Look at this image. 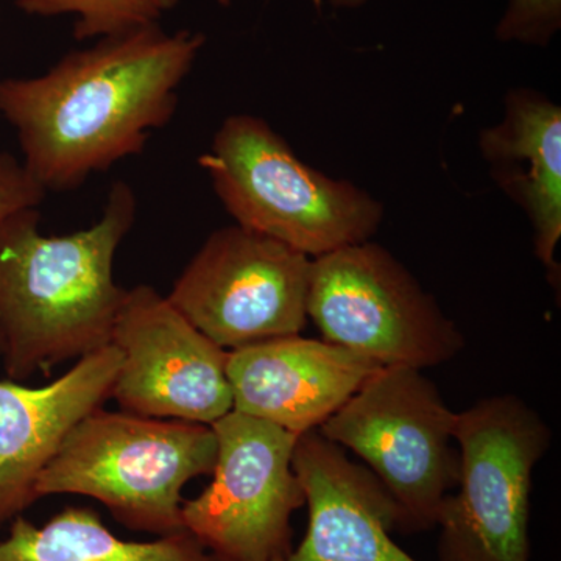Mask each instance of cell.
<instances>
[{
    "label": "cell",
    "instance_id": "cell-1",
    "mask_svg": "<svg viewBox=\"0 0 561 561\" xmlns=\"http://www.w3.org/2000/svg\"><path fill=\"white\" fill-rule=\"evenodd\" d=\"M205 43L202 32L149 25L70 50L41 76L0 79V116L25 172L46 192H69L138 157L175 116Z\"/></svg>",
    "mask_w": 561,
    "mask_h": 561
},
{
    "label": "cell",
    "instance_id": "cell-2",
    "mask_svg": "<svg viewBox=\"0 0 561 561\" xmlns=\"http://www.w3.org/2000/svg\"><path fill=\"white\" fill-rule=\"evenodd\" d=\"M138 213L130 184L111 186L101 219L46 236L38 208L0 220V356L10 381L32 378L111 345L127 289L114 257Z\"/></svg>",
    "mask_w": 561,
    "mask_h": 561
},
{
    "label": "cell",
    "instance_id": "cell-3",
    "mask_svg": "<svg viewBox=\"0 0 561 561\" xmlns=\"http://www.w3.org/2000/svg\"><path fill=\"white\" fill-rule=\"evenodd\" d=\"M213 427L136 413L91 412L69 432L36 481V497L77 494L101 502L122 526L168 537L183 531V490L213 474Z\"/></svg>",
    "mask_w": 561,
    "mask_h": 561
},
{
    "label": "cell",
    "instance_id": "cell-4",
    "mask_svg": "<svg viewBox=\"0 0 561 561\" xmlns=\"http://www.w3.org/2000/svg\"><path fill=\"white\" fill-rule=\"evenodd\" d=\"M198 164L236 225L306 256L367 242L381 227V202L302 162L283 136L253 114L221 122Z\"/></svg>",
    "mask_w": 561,
    "mask_h": 561
},
{
    "label": "cell",
    "instance_id": "cell-5",
    "mask_svg": "<svg viewBox=\"0 0 561 561\" xmlns=\"http://www.w3.org/2000/svg\"><path fill=\"white\" fill-rule=\"evenodd\" d=\"M456 420L421 370L381 367L319 432L365 461L397 505V530L413 534L437 527L456 490Z\"/></svg>",
    "mask_w": 561,
    "mask_h": 561
},
{
    "label": "cell",
    "instance_id": "cell-6",
    "mask_svg": "<svg viewBox=\"0 0 561 561\" xmlns=\"http://www.w3.org/2000/svg\"><path fill=\"white\" fill-rule=\"evenodd\" d=\"M460 468L443 502L440 561H530L531 479L551 448L540 413L515 394L483 398L457 413Z\"/></svg>",
    "mask_w": 561,
    "mask_h": 561
},
{
    "label": "cell",
    "instance_id": "cell-7",
    "mask_svg": "<svg viewBox=\"0 0 561 561\" xmlns=\"http://www.w3.org/2000/svg\"><path fill=\"white\" fill-rule=\"evenodd\" d=\"M308 319L321 341L381 367L424 370L465 348L463 334L419 279L368 241L313 257Z\"/></svg>",
    "mask_w": 561,
    "mask_h": 561
},
{
    "label": "cell",
    "instance_id": "cell-8",
    "mask_svg": "<svg viewBox=\"0 0 561 561\" xmlns=\"http://www.w3.org/2000/svg\"><path fill=\"white\" fill-rule=\"evenodd\" d=\"M210 427L213 481L184 500V530L221 561L286 560L294 551L291 516L306 504L291 465L298 435L238 411Z\"/></svg>",
    "mask_w": 561,
    "mask_h": 561
},
{
    "label": "cell",
    "instance_id": "cell-9",
    "mask_svg": "<svg viewBox=\"0 0 561 561\" xmlns=\"http://www.w3.org/2000/svg\"><path fill=\"white\" fill-rule=\"evenodd\" d=\"M311 264L286 243L234 224L206 239L168 300L227 351L297 335L309 320Z\"/></svg>",
    "mask_w": 561,
    "mask_h": 561
},
{
    "label": "cell",
    "instance_id": "cell-10",
    "mask_svg": "<svg viewBox=\"0 0 561 561\" xmlns=\"http://www.w3.org/2000/svg\"><path fill=\"white\" fill-rule=\"evenodd\" d=\"M111 345L122 354L111 394L121 411L206 426L232 411L230 351L202 334L153 287L127 289Z\"/></svg>",
    "mask_w": 561,
    "mask_h": 561
},
{
    "label": "cell",
    "instance_id": "cell-11",
    "mask_svg": "<svg viewBox=\"0 0 561 561\" xmlns=\"http://www.w3.org/2000/svg\"><path fill=\"white\" fill-rule=\"evenodd\" d=\"M381 365L300 334L230 351L232 411L291 434L319 431Z\"/></svg>",
    "mask_w": 561,
    "mask_h": 561
},
{
    "label": "cell",
    "instance_id": "cell-12",
    "mask_svg": "<svg viewBox=\"0 0 561 561\" xmlns=\"http://www.w3.org/2000/svg\"><path fill=\"white\" fill-rule=\"evenodd\" d=\"M121 364V351L108 345L47 386L0 381V530L38 501L41 472L69 432L111 400Z\"/></svg>",
    "mask_w": 561,
    "mask_h": 561
},
{
    "label": "cell",
    "instance_id": "cell-13",
    "mask_svg": "<svg viewBox=\"0 0 561 561\" xmlns=\"http://www.w3.org/2000/svg\"><path fill=\"white\" fill-rule=\"evenodd\" d=\"M294 470L308 530L284 561H416L391 538L398 511L382 483L319 431L298 437Z\"/></svg>",
    "mask_w": 561,
    "mask_h": 561
},
{
    "label": "cell",
    "instance_id": "cell-14",
    "mask_svg": "<svg viewBox=\"0 0 561 561\" xmlns=\"http://www.w3.org/2000/svg\"><path fill=\"white\" fill-rule=\"evenodd\" d=\"M491 179L526 214L535 254L559 286L561 239V108L541 92L518 88L505 98L500 124L479 136Z\"/></svg>",
    "mask_w": 561,
    "mask_h": 561
},
{
    "label": "cell",
    "instance_id": "cell-15",
    "mask_svg": "<svg viewBox=\"0 0 561 561\" xmlns=\"http://www.w3.org/2000/svg\"><path fill=\"white\" fill-rule=\"evenodd\" d=\"M0 561H221L190 531L151 541L114 535L90 507L62 508L43 526L20 515L0 540Z\"/></svg>",
    "mask_w": 561,
    "mask_h": 561
},
{
    "label": "cell",
    "instance_id": "cell-16",
    "mask_svg": "<svg viewBox=\"0 0 561 561\" xmlns=\"http://www.w3.org/2000/svg\"><path fill=\"white\" fill-rule=\"evenodd\" d=\"M22 13L73 18V38L101 39L133 28L160 24L181 0H13Z\"/></svg>",
    "mask_w": 561,
    "mask_h": 561
},
{
    "label": "cell",
    "instance_id": "cell-17",
    "mask_svg": "<svg viewBox=\"0 0 561 561\" xmlns=\"http://www.w3.org/2000/svg\"><path fill=\"white\" fill-rule=\"evenodd\" d=\"M561 27V0H511L496 38L502 43L546 47Z\"/></svg>",
    "mask_w": 561,
    "mask_h": 561
},
{
    "label": "cell",
    "instance_id": "cell-18",
    "mask_svg": "<svg viewBox=\"0 0 561 561\" xmlns=\"http://www.w3.org/2000/svg\"><path fill=\"white\" fill-rule=\"evenodd\" d=\"M47 192L9 151H0V220L21 208H38Z\"/></svg>",
    "mask_w": 561,
    "mask_h": 561
},
{
    "label": "cell",
    "instance_id": "cell-19",
    "mask_svg": "<svg viewBox=\"0 0 561 561\" xmlns=\"http://www.w3.org/2000/svg\"><path fill=\"white\" fill-rule=\"evenodd\" d=\"M220 5L228 7L231 5L232 0H216ZM368 0H330V3L334 9H345V10H354L360 9L362 5H365Z\"/></svg>",
    "mask_w": 561,
    "mask_h": 561
}]
</instances>
